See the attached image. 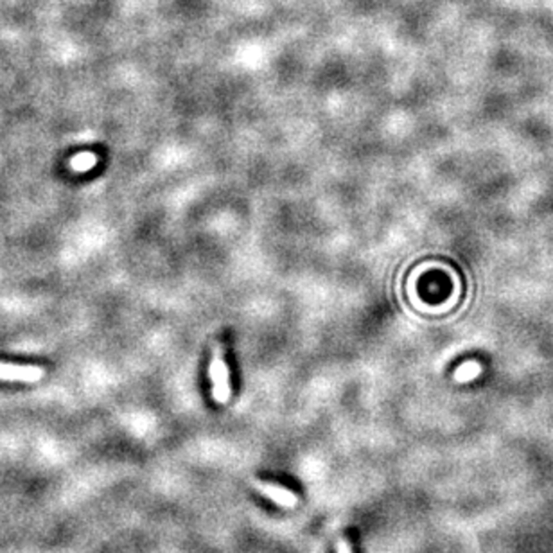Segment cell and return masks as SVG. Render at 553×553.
<instances>
[{"mask_svg":"<svg viewBox=\"0 0 553 553\" xmlns=\"http://www.w3.org/2000/svg\"><path fill=\"white\" fill-rule=\"evenodd\" d=\"M42 377V367L13 365V363L0 362V381H9V383H38Z\"/></svg>","mask_w":553,"mask_h":553,"instance_id":"7a4b0ae2","label":"cell"},{"mask_svg":"<svg viewBox=\"0 0 553 553\" xmlns=\"http://www.w3.org/2000/svg\"><path fill=\"white\" fill-rule=\"evenodd\" d=\"M98 164V157L94 153H79L68 160V167L74 173H85Z\"/></svg>","mask_w":553,"mask_h":553,"instance_id":"277c9868","label":"cell"},{"mask_svg":"<svg viewBox=\"0 0 553 553\" xmlns=\"http://www.w3.org/2000/svg\"><path fill=\"white\" fill-rule=\"evenodd\" d=\"M338 553H352L350 549V544L347 541H339L338 542Z\"/></svg>","mask_w":553,"mask_h":553,"instance_id":"5b68a950","label":"cell"},{"mask_svg":"<svg viewBox=\"0 0 553 553\" xmlns=\"http://www.w3.org/2000/svg\"><path fill=\"white\" fill-rule=\"evenodd\" d=\"M209 376L212 381V397L218 403H226L230 397V384H228V369L223 359L221 347H216L214 356H212L211 369H209Z\"/></svg>","mask_w":553,"mask_h":553,"instance_id":"6da1fadb","label":"cell"},{"mask_svg":"<svg viewBox=\"0 0 553 553\" xmlns=\"http://www.w3.org/2000/svg\"><path fill=\"white\" fill-rule=\"evenodd\" d=\"M257 489H259L260 494H264L266 497H270L271 501H275L277 505H280V507H286V508H293L295 505H297V496H295L293 493H291L290 489H286V487L283 485H275V483H260L257 482L256 483Z\"/></svg>","mask_w":553,"mask_h":553,"instance_id":"3957f363","label":"cell"}]
</instances>
